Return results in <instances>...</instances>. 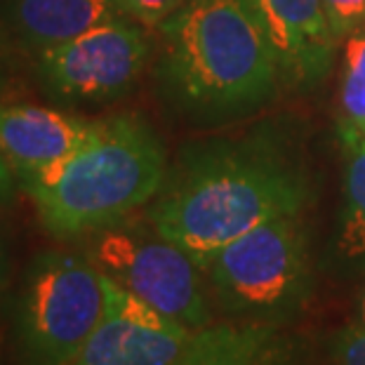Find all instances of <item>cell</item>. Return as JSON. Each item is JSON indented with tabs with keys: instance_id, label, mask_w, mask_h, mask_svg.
<instances>
[{
	"instance_id": "6da1fadb",
	"label": "cell",
	"mask_w": 365,
	"mask_h": 365,
	"mask_svg": "<svg viewBox=\"0 0 365 365\" xmlns=\"http://www.w3.org/2000/svg\"><path fill=\"white\" fill-rule=\"evenodd\" d=\"M307 200L304 173L271 142L247 139L191 153L149 210V222L205 271L231 240L264 222L299 215Z\"/></svg>"
},
{
	"instance_id": "7a4b0ae2",
	"label": "cell",
	"mask_w": 365,
	"mask_h": 365,
	"mask_svg": "<svg viewBox=\"0 0 365 365\" xmlns=\"http://www.w3.org/2000/svg\"><path fill=\"white\" fill-rule=\"evenodd\" d=\"M165 180V151L142 118L97 120L92 135L48 173L21 182L43 229L76 238L115 227L156 196Z\"/></svg>"
},
{
	"instance_id": "3957f363",
	"label": "cell",
	"mask_w": 365,
	"mask_h": 365,
	"mask_svg": "<svg viewBox=\"0 0 365 365\" xmlns=\"http://www.w3.org/2000/svg\"><path fill=\"white\" fill-rule=\"evenodd\" d=\"M163 81L200 111L264 102L281 78L252 0H186L160 24Z\"/></svg>"
},
{
	"instance_id": "277c9868",
	"label": "cell",
	"mask_w": 365,
	"mask_h": 365,
	"mask_svg": "<svg viewBox=\"0 0 365 365\" xmlns=\"http://www.w3.org/2000/svg\"><path fill=\"white\" fill-rule=\"evenodd\" d=\"M104 314V274L88 255H36L14 299L12 330L19 365H66Z\"/></svg>"
},
{
	"instance_id": "5b68a950",
	"label": "cell",
	"mask_w": 365,
	"mask_h": 365,
	"mask_svg": "<svg viewBox=\"0 0 365 365\" xmlns=\"http://www.w3.org/2000/svg\"><path fill=\"white\" fill-rule=\"evenodd\" d=\"M205 271L229 316L274 325L292 316L312 290L309 245L299 215L264 222L231 240Z\"/></svg>"
},
{
	"instance_id": "8992f818",
	"label": "cell",
	"mask_w": 365,
	"mask_h": 365,
	"mask_svg": "<svg viewBox=\"0 0 365 365\" xmlns=\"http://www.w3.org/2000/svg\"><path fill=\"white\" fill-rule=\"evenodd\" d=\"M88 257L106 278L191 332L210 325L200 269L180 245L163 236L108 227L97 231Z\"/></svg>"
},
{
	"instance_id": "52a82bcc",
	"label": "cell",
	"mask_w": 365,
	"mask_h": 365,
	"mask_svg": "<svg viewBox=\"0 0 365 365\" xmlns=\"http://www.w3.org/2000/svg\"><path fill=\"white\" fill-rule=\"evenodd\" d=\"M149 41L135 21L118 17L73 41L36 52V76L52 97L66 102H106L139 78Z\"/></svg>"
},
{
	"instance_id": "ba28073f",
	"label": "cell",
	"mask_w": 365,
	"mask_h": 365,
	"mask_svg": "<svg viewBox=\"0 0 365 365\" xmlns=\"http://www.w3.org/2000/svg\"><path fill=\"white\" fill-rule=\"evenodd\" d=\"M106 314L66 365H175L193 332L104 276Z\"/></svg>"
},
{
	"instance_id": "9c48e42d",
	"label": "cell",
	"mask_w": 365,
	"mask_h": 365,
	"mask_svg": "<svg viewBox=\"0 0 365 365\" xmlns=\"http://www.w3.org/2000/svg\"><path fill=\"white\" fill-rule=\"evenodd\" d=\"M274 48L281 76L292 83H318L337 50L323 0H252Z\"/></svg>"
},
{
	"instance_id": "30bf717a",
	"label": "cell",
	"mask_w": 365,
	"mask_h": 365,
	"mask_svg": "<svg viewBox=\"0 0 365 365\" xmlns=\"http://www.w3.org/2000/svg\"><path fill=\"white\" fill-rule=\"evenodd\" d=\"M97 120L34 104H0V151L19 184L59 165L92 135Z\"/></svg>"
},
{
	"instance_id": "8fae6325",
	"label": "cell",
	"mask_w": 365,
	"mask_h": 365,
	"mask_svg": "<svg viewBox=\"0 0 365 365\" xmlns=\"http://www.w3.org/2000/svg\"><path fill=\"white\" fill-rule=\"evenodd\" d=\"M120 0H3L7 26L34 52L118 19Z\"/></svg>"
},
{
	"instance_id": "7c38bea8",
	"label": "cell",
	"mask_w": 365,
	"mask_h": 365,
	"mask_svg": "<svg viewBox=\"0 0 365 365\" xmlns=\"http://www.w3.org/2000/svg\"><path fill=\"white\" fill-rule=\"evenodd\" d=\"M341 212L337 224V252L349 264H365V132L341 120Z\"/></svg>"
},
{
	"instance_id": "4fadbf2b",
	"label": "cell",
	"mask_w": 365,
	"mask_h": 365,
	"mask_svg": "<svg viewBox=\"0 0 365 365\" xmlns=\"http://www.w3.org/2000/svg\"><path fill=\"white\" fill-rule=\"evenodd\" d=\"M212 365H302V356L274 323H236L224 325Z\"/></svg>"
},
{
	"instance_id": "5bb4252c",
	"label": "cell",
	"mask_w": 365,
	"mask_h": 365,
	"mask_svg": "<svg viewBox=\"0 0 365 365\" xmlns=\"http://www.w3.org/2000/svg\"><path fill=\"white\" fill-rule=\"evenodd\" d=\"M339 102L344 120L365 132V31H354L346 41Z\"/></svg>"
},
{
	"instance_id": "9a60e30c",
	"label": "cell",
	"mask_w": 365,
	"mask_h": 365,
	"mask_svg": "<svg viewBox=\"0 0 365 365\" xmlns=\"http://www.w3.org/2000/svg\"><path fill=\"white\" fill-rule=\"evenodd\" d=\"M222 332L224 325H207L203 330H196L186 341L184 351L175 361V365H212L217 346L222 341Z\"/></svg>"
},
{
	"instance_id": "2e32d148",
	"label": "cell",
	"mask_w": 365,
	"mask_h": 365,
	"mask_svg": "<svg viewBox=\"0 0 365 365\" xmlns=\"http://www.w3.org/2000/svg\"><path fill=\"white\" fill-rule=\"evenodd\" d=\"M335 365H365V325L351 323L341 328L330 341Z\"/></svg>"
},
{
	"instance_id": "e0dca14e",
	"label": "cell",
	"mask_w": 365,
	"mask_h": 365,
	"mask_svg": "<svg viewBox=\"0 0 365 365\" xmlns=\"http://www.w3.org/2000/svg\"><path fill=\"white\" fill-rule=\"evenodd\" d=\"M323 3L337 41L346 34L359 31V26L365 21V0H323Z\"/></svg>"
},
{
	"instance_id": "ac0fdd59",
	"label": "cell",
	"mask_w": 365,
	"mask_h": 365,
	"mask_svg": "<svg viewBox=\"0 0 365 365\" xmlns=\"http://www.w3.org/2000/svg\"><path fill=\"white\" fill-rule=\"evenodd\" d=\"M184 3L186 0H120L123 10L149 26H160Z\"/></svg>"
},
{
	"instance_id": "d6986e66",
	"label": "cell",
	"mask_w": 365,
	"mask_h": 365,
	"mask_svg": "<svg viewBox=\"0 0 365 365\" xmlns=\"http://www.w3.org/2000/svg\"><path fill=\"white\" fill-rule=\"evenodd\" d=\"M17 175H14L12 165L7 163L5 153L0 151V205H5L7 200L12 198L14 193V184H17Z\"/></svg>"
},
{
	"instance_id": "ffe728a7",
	"label": "cell",
	"mask_w": 365,
	"mask_h": 365,
	"mask_svg": "<svg viewBox=\"0 0 365 365\" xmlns=\"http://www.w3.org/2000/svg\"><path fill=\"white\" fill-rule=\"evenodd\" d=\"M7 281H10V255H7V243L3 234H0V302L7 290Z\"/></svg>"
},
{
	"instance_id": "44dd1931",
	"label": "cell",
	"mask_w": 365,
	"mask_h": 365,
	"mask_svg": "<svg viewBox=\"0 0 365 365\" xmlns=\"http://www.w3.org/2000/svg\"><path fill=\"white\" fill-rule=\"evenodd\" d=\"M3 78H5V52H3V38H0V90H3Z\"/></svg>"
},
{
	"instance_id": "7402d4cb",
	"label": "cell",
	"mask_w": 365,
	"mask_h": 365,
	"mask_svg": "<svg viewBox=\"0 0 365 365\" xmlns=\"http://www.w3.org/2000/svg\"><path fill=\"white\" fill-rule=\"evenodd\" d=\"M356 323L365 325V290L361 294V302H359V318H356Z\"/></svg>"
}]
</instances>
